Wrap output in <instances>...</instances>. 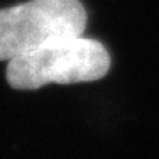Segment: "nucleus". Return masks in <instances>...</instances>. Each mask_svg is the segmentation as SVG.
Masks as SVG:
<instances>
[{"label":"nucleus","mask_w":159,"mask_h":159,"mask_svg":"<svg viewBox=\"0 0 159 159\" xmlns=\"http://www.w3.org/2000/svg\"><path fill=\"white\" fill-rule=\"evenodd\" d=\"M108 70L110 54L102 43L63 36L9 59L7 81L16 90H37L48 83L95 81Z\"/></svg>","instance_id":"obj_1"},{"label":"nucleus","mask_w":159,"mask_h":159,"mask_svg":"<svg viewBox=\"0 0 159 159\" xmlns=\"http://www.w3.org/2000/svg\"><path fill=\"white\" fill-rule=\"evenodd\" d=\"M86 10L80 0H31L0 10V61L56 37L81 36Z\"/></svg>","instance_id":"obj_2"}]
</instances>
